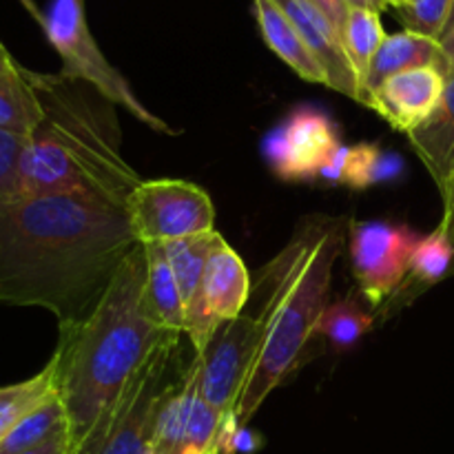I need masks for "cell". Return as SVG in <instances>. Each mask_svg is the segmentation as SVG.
Segmentation results:
<instances>
[{"label":"cell","mask_w":454,"mask_h":454,"mask_svg":"<svg viewBox=\"0 0 454 454\" xmlns=\"http://www.w3.org/2000/svg\"><path fill=\"white\" fill-rule=\"evenodd\" d=\"M140 247L127 207L89 193L0 202V304L44 309L60 328L100 304Z\"/></svg>","instance_id":"6da1fadb"},{"label":"cell","mask_w":454,"mask_h":454,"mask_svg":"<svg viewBox=\"0 0 454 454\" xmlns=\"http://www.w3.org/2000/svg\"><path fill=\"white\" fill-rule=\"evenodd\" d=\"M145 282L146 253L140 244L120 266L96 310L78 326L60 328L51 362L74 454L168 335L146 315Z\"/></svg>","instance_id":"7a4b0ae2"},{"label":"cell","mask_w":454,"mask_h":454,"mask_svg":"<svg viewBox=\"0 0 454 454\" xmlns=\"http://www.w3.org/2000/svg\"><path fill=\"white\" fill-rule=\"evenodd\" d=\"M29 80L43 109V122L27 137L20 160L25 198L89 193L127 207L140 176L122 153V129L109 98L65 74Z\"/></svg>","instance_id":"3957f363"},{"label":"cell","mask_w":454,"mask_h":454,"mask_svg":"<svg viewBox=\"0 0 454 454\" xmlns=\"http://www.w3.org/2000/svg\"><path fill=\"white\" fill-rule=\"evenodd\" d=\"M341 247V217H306L286 247L257 273L253 293L264 322V341L235 408L238 428H247L317 335L319 319L331 304L333 266Z\"/></svg>","instance_id":"277c9868"},{"label":"cell","mask_w":454,"mask_h":454,"mask_svg":"<svg viewBox=\"0 0 454 454\" xmlns=\"http://www.w3.org/2000/svg\"><path fill=\"white\" fill-rule=\"evenodd\" d=\"M182 333H168L151 353L145 366L133 375L109 415L89 434L75 454H149L155 417L164 395L177 377H171L177 362Z\"/></svg>","instance_id":"5b68a950"},{"label":"cell","mask_w":454,"mask_h":454,"mask_svg":"<svg viewBox=\"0 0 454 454\" xmlns=\"http://www.w3.org/2000/svg\"><path fill=\"white\" fill-rule=\"evenodd\" d=\"M40 27L60 56V74L96 87L115 106L127 109L133 118H137L153 131L176 136V129L142 105L127 78L100 51L91 29H89L84 0H51Z\"/></svg>","instance_id":"8992f818"},{"label":"cell","mask_w":454,"mask_h":454,"mask_svg":"<svg viewBox=\"0 0 454 454\" xmlns=\"http://www.w3.org/2000/svg\"><path fill=\"white\" fill-rule=\"evenodd\" d=\"M140 244H167L215 231V207L202 186L186 180H142L127 198Z\"/></svg>","instance_id":"52a82bcc"},{"label":"cell","mask_w":454,"mask_h":454,"mask_svg":"<svg viewBox=\"0 0 454 454\" xmlns=\"http://www.w3.org/2000/svg\"><path fill=\"white\" fill-rule=\"evenodd\" d=\"M264 341V322L257 313H242L213 335L204 355L195 359L198 390L224 417L235 415Z\"/></svg>","instance_id":"ba28073f"},{"label":"cell","mask_w":454,"mask_h":454,"mask_svg":"<svg viewBox=\"0 0 454 454\" xmlns=\"http://www.w3.org/2000/svg\"><path fill=\"white\" fill-rule=\"evenodd\" d=\"M348 233L355 282L368 304L381 306L402 288L421 238L411 226L386 220L353 222Z\"/></svg>","instance_id":"9c48e42d"},{"label":"cell","mask_w":454,"mask_h":454,"mask_svg":"<svg viewBox=\"0 0 454 454\" xmlns=\"http://www.w3.org/2000/svg\"><path fill=\"white\" fill-rule=\"evenodd\" d=\"M253 282L242 257L224 238L215 244L204 266L202 282L186 306L184 335L193 346V357L204 355L213 335L244 313L251 300Z\"/></svg>","instance_id":"30bf717a"},{"label":"cell","mask_w":454,"mask_h":454,"mask_svg":"<svg viewBox=\"0 0 454 454\" xmlns=\"http://www.w3.org/2000/svg\"><path fill=\"white\" fill-rule=\"evenodd\" d=\"M344 145L340 127L317 106H297L282 124L269 131L262 153L275 176L284 182H313L328 160Z\"/></svg>","instance_id":"8fae6325"},{"label":"cell","mask_w":454,"mask_h":454,"mask_svg":"<svg viewBox=\"0 0 454 454\" xmlns=\"http://www.w3.org/2000/svg\"><path fill=\"white\" fill-rule=\"evenodd\" d=\"M275 3L291 18V22L300 31L304 43L309 44L313 56L324 67L328 75V89H335V91L353 98L359 105L368 106L362 80L346 56L340 29L309 0H275Z\"/></svg>","instance_id":"7c38bea8"},{"label":"cell","mask_w":454,"mask_h":454,"mask_svg":"<svg viewBox=\"0 0 454 454\" xmlns=\"http://www.w3.org/2000/svg\"><path fill=\"white\" fill-rule=\"evenodd\" d=\"M446 82L448 75L437 67H419L390 75L372 93V111L408 136L433 115L446 91Z\"/></svg>","instance_id":"4fadbf2b"},{"label":"cell","mask_w":454,"mask_h":454,"mask_svg":"<svg viewBox=\"0 0 454 454\" xmlns=\"http://www.w3.org/2000/svg\"><path fill=\"white\" fill-rule=\"evenodd\" d=\"M408 142L443 198L454 173V74L448 75L437 109L421 127L408 133Z\"/></svg>","instance_id":"5bb4252c"},{"label":"cell","mask_w":454,"mask_h":454,"mask_svg":"<svg viewBox=\"0 0 454 454\" xmlns=\"http://www.w3.org/2000/svg\"><path fill=\"white\" fill-rule=\"evenodd\" d=\"M419 67H437L448 75V60L442 43L430 35L403 29L397 34H388L372 60L366 78L368 109H372V93L390 78L402 71L419 69Z\"/></svg>","instance_id":"9a60e30c"},{"label":"cell","mask_w":454,"mask_h":454,"mask_svg":"<svg viewBox=\"0 0 454 454\" xmlns=\"http://www.w3.org/2000/svg\"><path fill=\"white\" fill-rule=\"evenodd\" d=\"M253 12H255L262 38L269 44L270 51L301 80L328 87L326 71L313 56L291 18L284 13V9L275 0H253Z\"/></svg>","instance_id":"2e32d148"},{"label":"cell","mask_w":454,"mask_h":454,"mask_svg":"<svg viewBox=\"0 0 454 454\" xmlns=\"http://www.w3.org/2000/svg\"><path fill=\"white\" fill-rule=\"evenodd\" d=\"M146 253L145 310L151 322L168 333H182L186 326V306L171 264L164 253V244H142Z\"/></svg>","instance_id":"e0dca14e"},{"label":"cell","mask_w":454,"mask_h":454,"mask_svg":"<svg viewBox=\"0 0 454 454\" xmlns=\"http://www.w3.org/2000/svg\"><path fill=\"white\" fill-rule=\"evenodd\" d=\"M195 397H198V366L193 359L191 366L173 381L160 403L153 439H151V454H182Z\"/></svg>","instance_id":"ac0fdd59"},{"label":"cell","mask_w":454,"mask_h":454,"mask_svg":"<svg viewBox=\"0 0 454 454\" xmlns=\"http://www.w3.org/2000/svg\"><path fill=\"white\" fill-rule=\"evenodd\" d=\"M454 264V242L446 231L437 229L419 239L411 260V270L403 279L402 288L390 300H412L426 288L434 286L448 278Z\"/></svg>","instance_id":"d6986e66"},{"label":"cell","mask_w":454,"mask_h":454,"mask_svg":"<svg viewBox=\"0 0 454 454\" xmlns=\"http://www.w3.org/2000/svg\"><path fill=\"white\" fill-rule=\"evenodd\" d=\"M43 122L38 96L29 80V69L18 65L0 75V131L29 137Z\"/></svg>","instance_id":"ffe728a7"},{"label":"cell","mask_w":454,"mask_h":454,"mask_svg":"<svg viewBox=\"0 0 454 454\" xmlns=\"http://www.w3.org/2000/svg\"><path fill=\"white\" fill-rule=\"evenodd\" d=\"M69 434V419L58 390L31 411L0 443V454H20Z\"/></svg>","instance_id":"44dd1931"},{"label":"cell","mask_w":454,"mask_h":454,"mask_svg":"<svg viewBox=\"0 0 454 454\" xmlns=\"http://www.w3.org/2000/svg\"><path fill=\"white\" fill-rule=\"evenodd\" d=\"M403 168L406 164L397 151L384 149L380 142H357L348 146L344 186L366 191L384 182L399 180L403 176Z\"/></svg>","instance_id":"7402d4cb"},{"label":"cell","mask_w":454,"mask_h":454,"mask_svg":"<svg viewBox=\"0 0 454 454\" xmlns=\"http://www.w3.org/2000/svg\"><path fill=\"white\" fill-rule=\"evenodd\" d=\"M386 35L388 34L384 31L377 9H350L348 18L344 22V29H341V43H344L350 65L357 71L359 80H362L364 93H366L368 71H371L372 60H375Z\"/></svg>","instance_id":"603a6c76"},{"label":"cell","mask_w":454,"mask_h":454,"mask_svg":"<svg viewBox=\"0 0 454 454\" xmlns=\"http://www.w3.org/2000/svg\"><path fill=\"white\" fill-rule=\"evenodd\" d=\"M53 393H56V366L51 359L38 375L18 384L0 386V443Z\"/></svg>","instance_id":"cb8c5ba5"},{"label":"cell","mask_w":454,"mask_h":454,"mask_svg":"<svg viewBox=\"0 0 454 454\" xmlns=\"http://www.w3.org/2000/svg\"><path fill=\"white\" fill-rule=\"evenodd\" d=\"M220 239L222 235L217 231H211V233L193 235V238L176 239V242L164 244V253H167V260L177 279L184 306H189L193 301L200 282H202L204 266H207L208 255H211V251L215 248V244Z\"/></svg>","instance_id":"d4e9b609"},{"label":"cell","mask_w":454,"mask_h":454,"mask_svg":"<svg viewBox=\"0 0 454 454\" xmlns=\"http://www.w3.org/2000/svg\"><path fill=\"white\" fill-rule=\"evenodd\" d=\"M372 322L375 315L364 306V301L344 297L326 306L317 324V335H322L333 350L344 353L359 344V340L372 328Z\"/></svg>","instance_id":"484cf974"},{"label":"cell","mask_w":454,"mask_h":454,"mask_svg":"<svg viewBox=\"0 0 454 454\" xmlns=\"http://www.w3.org/2000/svg\"><path fill=\"white\" fill-rule=\"evenodd\" d=\"M27 137L0 131V202L25 198L20 184V160Z\"/></svg>","instance_id":"4316f807"},{"label":"cell","mask_w":454,"mask_h":454,"mask_svg":"<svg viewBox=\"0 0 454 454\" xmlns=\"http://www.w3.org/2000/svg\"><path fill=\"white\" fill-rule=\"evenodd\" d=\"M450 7L452 0H412L411 7L402 12V18L406 29L439 40L446 29Z\"/></svg>","instance_id":"83f0119b"},{"label":"cell","mask_w":454,"mask_h":454,"mask_svg":"<svg viewBox=\"0 0 454 454\" xmlns=\"http://www.w3.org/2000/svg\"><path fill=\"white\" fill-rule=\"evenodd\" d=\"M346 158H348V146L341 145L340 151L328 160L326 167L319 173V180L328 182V184H344V171H346Z\"/></svg>","instance_id":"f1b7e54d"},{"label":"cell","mask_w":454,"mask_h":454,"mask_svg":"<svg viewBox=\"0 0 454 454\" xmlns=\"http://www.w3.org/2000/svg\"><path fill=\"white\" fill-rule=\"evenodd\" d=\"M309 3L313 4L315 9H319V12H322L324 16H326L341 34L346 18H348V13H350V9L346 7L344 0H309Z\"/></svg>","instance_id":"f546056e"},{"label":"cell","mask_w":454,"mask_h":454,"mask_svg":"<svg viewBox=\"0 0 454 454\" xmlns=\"http://www.w3.org/2000/svg\"><path fill=\"white\" fill-rule=\"evenodd\" d=\"M235 430H238V421H235V415L226 417L224 426H222V433L217 437L215 446L208 454H238V448H235Z\"/></svg>","instance_id":"4dcf8cb0"},{"label":"cell","mask_w":454,"mask_h":454,"mask_svg":"<svg viewBox=\"0 0 454 454\" xmlns=\"http://www.w3.org/2000/svg\"><path fill=\"white\" fill-rule=\"evenodd\" d=\"M442 202H443V217H442V224H439V229L446 231L454 242V173H452L450 186H448V191H446V195L442 198Z\"/></svg>","instance_id":"1f68e13d"},{"label":"cell","mask_w":454,"mask_h":454,"mask_svg":"<svg viewBox=\"0 0 454 454\" xmlns=\"http://www.w3.org/2000/svg\"><path fill=\"white\" fill-rule=\"evenodd\" d=\"M20 454H74L71 452V437L69 434H62V437L53 439V442L44 443V446Z\"/></svg>","instance_id":"d6a6232c"},{"label":"cell","mask_w":454,"mask_h":454,"mask_svg":"<svg viewBox=\"0 0 454 454\" xmlns=\"http://www.w3.org/2000/svg\"><path fill=\"white\" fill-rule=\"evenodd\" d=\"M442 47H443V53H446V60H448V75L454 74V29L450 31L448 35H443L442 40Z\"/></svg>","instance_id":"836d02e7"},{"label":"cell","mask_w":454,"mask_h":454,"mask_svg":"<svg viewBox=\"0 0 454 454\" xmlns=\"http://www.w3.org/2000/svg\"><path fill=\"white\" fill-rule=\"evenodd\" d=\"M16 67H18V62L13 60V56L7 51V47L3 44V40H0V75L9 74V71H13Z\"/></svg>","instance_id":"e575fe53"},{"label":"cell","mask_w":454,"mask_h":454,"mask_svg":"<svg viewBox=\"0 0 454 454\" xmlns=\"http://www.w3.org/2000/svg\"><path fill=\"white\" fill-rule=\"evenodd\" d=\"M344 4L348 9H381V0H344Z\"/></svg>","instance_id":"d590c367"},{"label":"cell","mask_w":454,"mask_h":454,"mask_svg":"<svg viewBox=\"0 0 454 454\" xmlns=\"http://www.w3.org/2000/svg\"><path fill=\"white\" fill-rule=\"evenodd\" d=\"M381 3L388 4V7L399 9V12H403V9H406V7H411L412 0H381Z\"/></svg>","instance_id":"8d00e7d4"},{"label":"cell","mask_w":454,"mask_h":454,"mask_svg":"<svg viewBox=\"0 0 454 454\" xmlns=\"http://www.w3.org/2000/svg\"><path fill=\"white\" fill-rule=\"evenodd\" d=\"M22 3H25V7H27V9H29V13H31V16H34V18H35V20H38V22H40V25H43V18H44V13H40V12H38V9H35V4H34V3H31V0H22Z\"/></svg>","instance_id":"74e56055"},{"label":"cell","mask_w":454,"mask_h":454,"mask_svg":"<svg viewBox=\"0 0 454 454\" xmlns=\"http://www.w3.org/2000/svg\"><path fill=\"white\" fill-rule=\"evenodd\" d=\"M454 29V0H452V7H450V16H448V22H446V29H443V34H442V38L443 35H448L450 34V31ZM439 38V40H442Z\"/></svg>","instance_id":"f35d334b"},{"label":"cell","mask_w":454,"mask_h":454,"mask_svg":"<svg viewBox=\"0 0 454 454\" xmlns=\"http://www.w3.org/2000/svg\"><path fill=\"white\" fill-rule=\"evenodd\" d=\"M450 275H454V264H452V270H450Z\"/></svg>","instance_id":"ab89813d"}]
</instances>
